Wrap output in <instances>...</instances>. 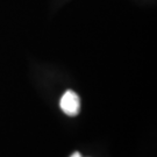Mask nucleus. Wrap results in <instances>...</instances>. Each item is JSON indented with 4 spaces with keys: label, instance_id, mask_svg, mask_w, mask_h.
I'll return each instance as SVG.
<instances>
[{
    "label": "nucleus",
    "instance_id": "nucleus-1",
    "mask_svg": "<svg viewBox=\"0 0 157 157\" xmlns=\"http://www.w3.org/2000/svg\"><path fill=\"white\" fill-rule=\"evenodd\" d=\"M59 107L69 117H76L80 111V99L76 92L67 90L61 98Z\"/></svg>",
    "mask_w": 157,
    "mask_h": 157
},
{
    "label": "nucleus",
    "instance_id": "nucleus-2",
    "mask_svg": "<svg viewBox=\"0 0 157 157\" xmlns=\"http://www.w3.org/2000/svg\"><path fill=\"white\" fill-rule=\"evenodd\" d=\"M70 157H83L82 155H80V152H78V151H76V152H73L72 155Z\"/></svg>",
    "mask_w": 157,
    "mask_h": 157
}]
</instances>
